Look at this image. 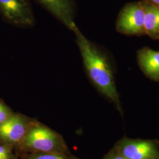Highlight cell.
<instances>
[{
    "instance_id": "6da1fadb",
    "label": "cell",
    "mask_w": 159,
    "mask_h": 159,
    "mask_svg": "<svg viewBox=\"0 0 159 159\" xmlns=\"http://www.w3.org/2000/svg\"><path fill=\"white\" fill-rule=\"evenodd\" d=\"M71 31L75 35V41L89 79L102 95L120 108L119 96L110 59L106 53L82 34L76 24Z\"/></svg>"
},
{
    "instance_id": "7a4b0ae2",
    "label": "cell",
    "mask_w": 159,
    "mask_h": 159,
    "mask_svg": "<svg viewBox=\"0 0 159 159\" xmlns=\"http://www.w3.org/2000/svg\"><path fill=\"white\" fill-rule=\"evenodd\" d=\"M145 10L143 2L125 6L120 12L116 22V30L127 35H142L144 30Z\"/></svg>"
},
{
    "instance_id": "3957f363",
    "label": "cell",
    "mask_w": 159,
    "mask_h": 159,
    "mask_svg": "<svg viewBox=\"0 0 159 159\" xmlns=\"http://www.w3.org/2000/svg\"><path fill=\"white\" fill-rule=\"evenodd\" d=\"M0 13L7 23L15 26L26 28L34 25L29 0H0Z\"/></svg>"
},
{
    "instance_id": "277c9868",
    "label": "cell",
    "mask_w": 159,
    "mask_h": 159,
    "mask_svg": "<svg viewBox=\"0 0 159 159\" xmlns=\"http://www.w3.org/2000/svg\"><path fill=\"white\" fill-rule=\"evenodd\" d=\"M117 151L125 159H156L159 156L154 143L144 140H124Z\"/></svg>"
},
{
    "instance_id": "5b68a950",
    "label": "cell",
    "mask_w": 159,
    "mask_h": 159,
    "mask_svg": "<svg viewBox=\"0 0 159 159\" xmlns=\"http://www.w3.org/2000/svg\"><path fill=\"white\" fill-rule=\"evenodd\" d=\"M24 145L35 150L49 152L57 148L58 139L50 129L37 126L31 129L24 137Z\"/></svg>"
},
{
    "instance_id": "8992f818",
    "label": "cell",
    "mask_w": 159,
    "mask_h": 159,
    "mask_svg": "<svg viewBox=\"0 0 159 159\" xmlns=\"http://www.w3.org/2000/svg\"><path fill=\"white\" fill-rule=\"evenodd\" d=\"M47 11L72 30L74 23L75 8L73 0H35Z\"/></svg>"
},
{
    "instance_id": "52a82bcc",
    "label": "cell",
    "mask_w": 159,
    "mask_h": 159,
    "mask_svg": "<svg viewBox=\"0 0 159 159\" xmlns=\"http://www.w3.org/2000/svg\"><path fill=\"white\" fill-rule=\"evenodd\" d=\"M137 61L141 70L150 79L159 81V51L144 47L137 52Z\"/></svg>"
},
{
    "instance_id": "ba28073f",
    "label": "cell",
    "mask_w": 159,
    "mask_h": 159,
    "mask_svg": "<svg viewBox=\"0 0 159 159\" xmlns=\"http://www.w3.org/2000/svg\"><path fill=\"white\" fill-rule=\"evenodd\" d=\"M26 125L18 116H11L0 125V137L10 142H18L25 136Z\"/></svg>"
},
{
    "instance_id": "9c48e42d",
    "label": "cell",
    "mask_w": 159,
    "mask_h": 159,
    "mask_svg": "<svg viewBox=\"0 0 159 159\" xmlns=\"http://www.w3.org/2000/svg\"><path fill=\"white\" fill-rule=\"evenodd\" d=\"M145 10V34L154 40H159V6L143 2Z\"/></svg>"
},
{
    "instance_id": "30bf717a",
    "label": "cell",
    "mask_w": 159,
    "mask_h": 159,
    "mask_svg": "<svg viewBox=\"0 0 159 159\" xmlns=\"http://www.w3.org/2000/svg\"><path fill=\"white\" fill-rule=\"evenodd\" d=\"M11 117V114L9 109L4 105V104L0 102V125Z\"/></svg>"
},
{
    "instance_id": "8fae6325",
    "label": "cell",
    "mask_w": 159,
    "mask_h": 159,
    "mask_svg": "<svg viewBox=\"0 0 159 159\" xmlns=\"http://www.w3.org/2000/svg\"><path fill=\"white\" fill-rule=\"evenodd\" d=\"M30 159H66L63 156L56 154L46 153L34 155Z\"/></svg>"
},
{
    "instance_id": "7c38bea8",
    "label": "cell",
    "mask_w": 159,
    "mask_h": 159,
    "mask_svg": "<svg viewBox=\"0 0 159 159\" xmlns=\"http://www.w3.org/2000/svg\"><path fill=\"white\" fill-rule=\"evenodd\" d=\"M10 159V154L7 148L0 146V159Z\"/></svg>"
},
{
    "instance_id": "4fadbf2b",
    "label": "cell",
    "mask_w": 159,
    "mask_h": 159,
    "mask_svg": "<svg viewBox=\"0 0 159 159\" xmlns=\"http://www.w3.org/2000/svg\"><path fill=\"white\" fill-rule=\"evenodd\" d=\"M106 159H125L119 152L117 151V153L110 155Z\"/></svg>"
},
{
    "instance_id": "5bb4252c",
    "label": "cell",
    "mask_w": 159,
    "mask_h": 159,
    "mask_svg": "<svg viewBox=\"0 0 159 159\" xmlns=\"http://www.w3.org/2000/svg\"><path fill=\"white\" fill-rule=\"evenodd\" d=\"M146 2L150 3L153 5L159 6V0H147V1H146Z\"/></svg>"
}]
</instances>
